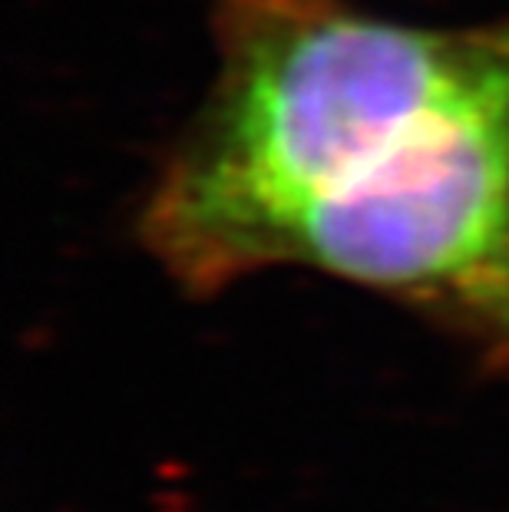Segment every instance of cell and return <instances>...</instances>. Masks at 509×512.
I'll return each mask as SVG.
<instances>
[{"instance_id": "1", "label": "cell", "mask_w": 509, "mask_h": 512, "mask_svg": "<svg viewBox=\"0 0 509 512\" xmlns=\"http://www.w3.org/2000/svg\"><path fill=\"white\" fill-rule=\"evenodd\" d=\"M212 37V90L139 215L189 294L275 268L314 202L500 57L509 17L430 30L348 0H219Z\"/></svg>"}, {"instance_id": "2", "label": "cell", "mask_w": 509, "mask_h": 512, "mask_svg": "<svg viewBox=\"0 0 509 512\" xmlns=\"http://www.w3.org/2000/svg\"><path fill=\"white\" fill-rule=\"evenodd\" d=\"M278 265L387 294L509 370V43L314 202Z\"/></svg>"}]
</instances>
